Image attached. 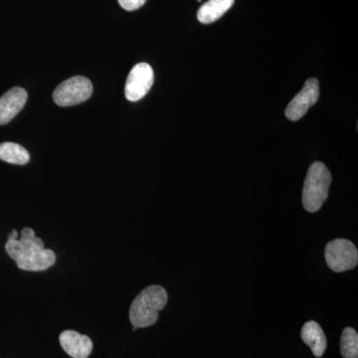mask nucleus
Instances as JSON below:
<instances>
[{"mask_svg":"<svg viewBox=\"0 0 358 358\" xmlns=\"http://www.w3.org/2000/svg\"><path fill=\"white\" fill-rule=\"evenodd\" d=\"M6 250L18 268L28 272H41L56 263V254L45 249L41 238L29 227L23 228L20 239L7 240Z\"/></svg>","mask_w":358,"mask_h":358,"instance_id":"nucleus-1","label":"nucleus"},{"mask_svg":"<svg viewBox=\"0 0 358 358\" xmlns=\"http://www.w3.org/2000/svg\"><path fill=\"white\" fill-rule=\"evenodd\" d=\"M169 301L166 289L152 285L136 296L129 308V320L134 327H148L159 320V310H164Z\"/></svg>","mask_w":358,"mask_h":358,"instance_id":"nucleus-2","label":"nucleus"},{"mask_svg":"<svg viewBox=\"0 0 358 358\" xmlns=\"http://www.w3.org/2000/svg\"><path fill=\"white\" fill-rule=\"evenodd\" d=\"M331 174L322 162H313L308 169L303 190V208L310 213L319 211L329 196Z\"/></svg>","mask_w":358,"mask_h":358,"instance_id":"nucleus-3","label":"nucleus"},{"mask_svg":"<svg viewBox=\"0 0 358 358\" xmlns=\"http://www.w3.org/2000/svg\"><path fill=\"white\" fill-rule=\"evenodd\" d=\"M93 94V85L87 78L76 76L66 80L53 92L54 102L60 107H70L86 102Z\"/></svg>","mask_w":358,"mask_h":358,"instance_id":"nucleus-4","label":"nucleus"},{"mask_svg":"<svg viewBox=\"0 0 358 358\" xmlns=\"http://www.w3.org/2000/svg\"><path fill=\"white\" fill-rule=\"evenodd\" d=\"M324 257L331 271L343 273L357 266L358 251L350 240L336 239L327 244Z\"/></svg>","mask_w":358,"mask_h":358,"instance_id":"nucleus-5","label":"nucleus"},{"mask_svg":"<svg viewBox=\"0 0 358 358\" xmlns=\"http://www.w3.org/2000/svg\"><path fill=\"white\" fill-rule=\"evenodd\" d=\"M155 82L154 70L148 63H138L129 72L124 95L129 102H138L147 95Z\"/></svg>","mask_w":358,"mask_h":358,"instance_id":"nucleus-6","label":"nucleus"},{"mask_svg":"<svg viewBox=\"0 0 358 358\" xmlns=\"http://www.w3.org/2000/svg\"><path fill=\"white\" fill-rule=\"evenodd\" d=\"M320 83L315 78H310L305 83L300 93L298 94L286 109V117L289 121H299L310 107L319 100Z\"/></svg>","mask_w":358,"mask_h":358,"instance_id":"nucleus-7","label":"nucleus"},{"mask_svg":"<svg viewBox=\"0 0 358 358\" xmlns=\"http://www.w3.org/2000/svg\"><path fill=\"white\" fill-rule=\"evenodd\" d=\"M64 352L73 358H88L93 350V341L89 336L75 331H65L59 336Z\"/></svg>","mask_w":358,"mask_h":358,"instance_id":"nucleus-8","label":"nucleus"},{"mask_svg":"<svg viewBox=\"0 0 358 358\" xmlns=\"http://www.w3.org/2000/svg\"><path fill=\"white\" fill-rule=\"evenodd\" d=\"M27 92L20 87H14L0 98V124L11 121L24 107Z\"/></svg>","mask_w":358,"mask_h":358,"instance_id":"nucleus-9","label":"nucleus"},{"mask_svg":"<svg viewBox=\"0 0 358 358\" xmlns=\"http://www.w3.org/2000/svg\"><path fill=\"white\" fill-rule=\"evenodd\" d=\"M301 339L310 346L315 357H322L326 352L327 339L322 327L315 320H310L303 324L301 331Z\"/></svg>","mask_w":358,"mask_h":358,"instance_id":"nucleus-10","label":"nucleus"},{"mask_svg":"<svg viewBox=\"0 0 358 358\" xmlns=\"http://www.w3.org/2000/svg\"><path fill=\"white\" fill-rule=\"evenodd\" d=\"M235 0H209L200 7L197 18L203 24L215 22L234 4Z\"/></svg>","mask_w":358,"mask_h":358,"instance_id":"nucleus-11","label":"nucleus"},{"mask_svg":"<svg viewBox=\"0 0 358 358\" xmlns=\"http://www.w3.org/2000/svg\"><path fill=\"white\" fill-rule=\"evenodd\" d=\"M0 159L8 164L24 166L30 160L29 152L22 145L14 143H0Z\"/></svg>","mask_w":358,"mask_h":358,"instance_id":"nucleus-12","label":"nucleus"},{"mask_svg":"<svg viewBox=\"0 0 358 358\" xmlns=\"http://www.w3.org/2000/svg\"><path fill=\"white\" fill-rule=\"evenodd\" d=\"M341 352L345 358H358V334L352 327L343 329L341 339Z\"/></svg>","mask_w":358,"mask_h":358,"instance_id":"nucleus-13","label":"nucleus"},{"mask_svg":"<svg viewBox=\"0 0 358 358\" xmlns=\"http://www.w3.org/2000/svg\"><path fill=\"white\" fill-rule=\"evenodd\" d=\"M117 1L122 8L128 11H134L141 8L147 2V0H117Z\"/></svg>","mask_w":358,"mask_h":358,"instance_id":"nucleus-14","label":"nucleus"},{"mask_svg":"<svg viewBox=\"0 0 358 358\" xmlns=\"http://www.w3.org/2000/svg\"><path fill=\"white\" fill-rule=\"evenodd\" d=\"M18 238V233L16 230H13V232L9 234L8 240H13V239H17Z\"/></svg>","mask_w":358,"mask_h":358,"instance_id":"nucleus-15","label":"nucleus"},{"mask_svg":"<svg viewBox=\"0 0 358 358\" xmlns=\"http://www.w3.org/2000/svg\"><path fill=\"white\" fill-rule=\"evenodd\" d=\"M136 329H138V327H133V331H136Z\"/></svg>","mask_w":358,"mask_h":358,"instance_id":"nucleus-16","label":"nucleus"},{"mask_svg":"<svg viewBox=\"0 0 358 358\" xmlns=\"http://www.w3.org/2000/svg\"><path fill=\"white\" fill-rule=\"evenodd\" d=\"M199 1L200 2V1H201V0H199Z\"/></svg>","mask_w":358,"mask_h":358,"instance_id":"nucleus-17","label":"nucleus"}]
</instances>
